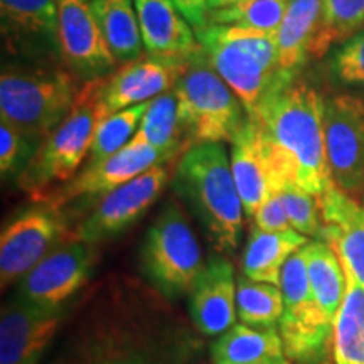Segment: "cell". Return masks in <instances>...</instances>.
I'll return each mask as SVG.
<instances>
[{"label": "cell", "instance_id": "cell-1", "mask_svg": "<svg viewBox=\"0 0 364 364\" xmlns=\"http://www.w3.org/2000/svg\"><path fill=\"white\" fill-rule=\"evenodd\" d=\"M326 98L300 75L285 73L250 118L260 129L275 191L292 182L321 198L332 182L326 152Z\"/></svg>", "mask_w": 364, "mask_h": 364}, {"label": "cell", "instance_id": "cell-2", "mask_svg": "<svg viewBox=\"0 0 364 364\" xmlns=\"http://www.w3.org/2000/svg\"><path fill=\"white\" fill-rule=\"evenodd\" d=\"M172 188L188 203L216 252L238 248L245 209L225 145L198 144L186 150Z\"/></svg>", "mask_w": 364, "mask_h": 364}, {"label": "cell", "instance_id": "cell-3", "mask_svg": "<svg viewBox=\"0 0 364 364\" xmlns=\"http://www.w3.org/2000/svg\"><path fill=\"white\" fill-rule=\"evenodd\" d=\"M208 61L241 100L248 117L287 71L273 34L209 24L196 33Z\"/></svg>", "mask_w": 364, "mask_h": 364}, {"label": "cell", "instance_id": "cell-4", "mask_svg": "<svg viewBox=\"0 0 364 364\" xmlns=\"http://www.w3.org/2000/svg\"><path fill=\"white\" fill-rule=\"evenodd\" d=\"M81 86L63 68H6L0 76V118L41 144L75 107Z\"/></svg>", "mask_w": 364, "mask_h": 364}, {"label": "cell", "instance_id": "cell-5", "mask_svg": "<svg viewBox=\"0 0 364 364\" xmlns=\"http://www.w3.org/2000/svg\"><path fill=\"white\" fill-rule=\"evenodd\" d=\"M179 120L188 147L231 142L248 113L241 100L208 61L201 49L176 81Z\"/></svg>", "mask_w": 364, "mask_h": 364}, {"label": "cell", "instance_id": "cell-6", "mask_svg": "<svg viewBox=\"0 0 364 364\" xmlns=\"http://www.w3.org/2000/svg\"><path fill=\"white\" fill-rule=\"evenodd\" d=\"M98 122L93 81H86L70 115L38 145L17 176V186L36 203H43L53 191L70 182L90 154Z\"/></svg>", "mask_w": 364, "mask_h": 364}, {"label": "cell", "instance_id": "cell-7", "mask_svg": "<svg viewBox=\"0 0 364 364\" xmlns=\"http://www.w3.org/2000/svg\"><path fill=\"white\" fill-rule=\"evenodd\" d=\"M140 262L144 275L164 297L189 295L204 262L193 228L176 203L166 204L150 225Z\"/></svg>", "mask_w": 364, "mask_h": 364}, {"label": "cell", "instance_id": "cell-8", "mask_svg": "<svg viewBox=\"0 0 364 364\" xmlns=\"http://www.w3.org/2000/svg\"><path fill=\"white\" fill-rule=\"evenodd\" d=\"M284 314L279 332L287 358L295 364H327L332 353L334 322L314 297L302 250L292 255L282 270Z\"/></svg>", "mask_w": 364, "mask_h": 364}, {"label": "cell", "instance_id": "cell-9", "mask_svg": "<svg viewBox=\"0 0 364 364\" xmlns=\"http://www.w3.org/2000/svg\"><path fill=\"white\" fill-rule=\"evenodd\" d=\"M324 130L332 182L351 198H363L364 98L349 93L326 98Z\"/></svg>", "mask_w": 364, "mask_h": 364}, {"label": "cell", "instance_id": "cell-10", "mask_svg": "<svg viewBox=\"0 0 364 364\" xmlns=\"http://www.w3.org/2000/svg\"><path fill=\"white\" fill-rule=\"evenodd\" d=\"M71 238L59 208L43 203L21 213L0 236V282L6 289L33 270L46 255Z\"/></svg>", "mask_w": 364, "mask_h": 364}, {"label": "cell", "instance_id": "cell-11", "mask_svg": "<svg viewBox=\"0 0 364 364\" xmlns=\"http://www.w3.org/2000/svg\"><path fill=\"white\" fill-rule=\"evenodd\" d=\"M58 2V53L76 78L100 80L117 70V58L105 39L88 0Z\"/></svg>", "mask_w": 364, "mask_h": 364}, {"label": "cell", "instance_id": "cell-12", "mask_svg": "<svg viewBox=\"0 0 364 364\" xmlns=\"http://www.w3.org/2000/svg\"><path fill=\"white\" fill-rule=\"evenodd\" d=\"M167 179L169 172L166 164H159L112 193L102 196L71 238L95 245L124 233L157 201Z\"/></svg>", "mask_w": 364, "mask_h": 364}, {"label": "cell", "instance_id": "cell-13", "mask_svg": "<svg viewBox=\"0 0 364 364\" xmlns=\"http://www.w3.org/2000/svg\"><path fill=\"white\" fill-rule=\"evenodd\" d=\"M93 260L91 245L68 238L22 277L16 297L33 306L59 309L88 282Z\"/></svg>", "mask_w": 364, "mask_h": 364}, {"label": "cell", "instance_id": "cell-14", "mask_svg": "<svg viewBox=\"0 0 364 364\" xmlns=\"http://www.w3.org/2000/svg\"><path fill=\"white\" fill-rule=\"evenodd\" d=\"M186 63L152 58L147 54L125 63L103 78L93 80L98 120L134 105L150 102L172 90L184 71Z\"/></svg>", "mask_w": 364, "mask_h": 364}, {"label": "cell", "instance_id": "cell-15", "mask_svg": "<svg viewBox=\"0 0 364 364\" xmlns=\"http://www.w3.org/2000/svg\"><path fill=\"white\" fill-rule=\"evenodd\" d=\"M171 161L172 159L161 150L130 140L124 149L118 150L112 157L105 159L103 162L85 166L80 174H76L61 188L53 191L43 203L61 209V206L78 198H102L144 174L145 171L152 169L154 166Z\"/></svg>", "mask_w": 364, "mask_h": 364}, {"label": "cell", "instance_id": "cell-16", "mask_svg": "<svg viewBox=\"0 0 364 364\" xmlns=\"http://www.w3.org/2000/svg\"><path fill=\"white\" fill-rule=\"evenodd\" d=\"M61 324V307L12 299L0 317V364H39Z\"/></svg>", "mask_w": 364, "mask_h": 364}, {"label": "cell", "instance_id": "cell-17", "mask_svg": "<svg viewBox=\"0 0 364 364\" xmlns=\"http://www.w3.org/2000/svg\"><path fill=\"white\" fill-rule=\"evenodd\" d=\"M189 312L194 326L206 336H221L236 321L235 268L225 257L204 263L189 292Z\"/></svg>", "mask_w": 364, "mask_h": 364}, {"label": "cell", "instance_id": "cell-18", "mask_svg": "<svg viewBox=\"0 0 364 364\" xmlns=\"http://www.w3.org/2000/svg\"><path fill=\"white\" fill-rule=\"evenodd\" d=\"M322 236L343 265L364 287V204L334 184L318 198Z\"/></svg>", "mask_w": 364, "mask_h": 364}, {"label": "cell", "instance_id": "cell-19", "mask_svg": "<svg viewBox=\"0 0 364 364\" xmlns=\"http://www.w3.org/2000/svg\"><path fill=\"white\" fill-rule=\"evenodd\" d=\"M134 6L149 56L186 63L201 53L193 26L171 0H134Z\"/></svg>", "mask_w": 364, "mask_h": 364}, {"label": "cell", "instance_id": "cell-20", "mask_svg": "<svg viewBox=\"0 0 364 364\" xmlns=\"http://www.w3.org/2000/svg\"><path fill=\"white\" fill-rule=\"evenodd\" d=\"M230 144L231 171L243 203L245 216L253 220L258 208L267 201L268 196L275 193L272 167L257 122L248 117Z\"/></svg>", "mask_w": 364, "mask_h": 364}, {"label": "cell", "instance_id": "cell-21", "mask_svg": "<svg viewBox=\"0 0 364 364\" xmlns=\"http://www.w3.org/2000/svg\"><path fill=\"white\" fill-rule=\"evenodd\" d=\"M321 16L322 0H290L275 34L282 71L300 75L302 66L312 59Z\"/></svg>", "mask_w": 364, "mask_h": 364}, {"label": "cell", "instance_id": "cell-22", "mask_svg": "<svg viewBox=\"0 0 364 364\" xmlns=\"http://www.w3.org/2000/svg\"><path fill=\"white\" fill-rule=\"evenodd\" d=\"M307 243V236L295 230L270 233L253 226L241 257V273L252 280L280 285L287 260Z\"/></svg>", "mask_w": 364, "mask_h": 364}, {"label": "cell", "instance_id": "cell-23", "mask_svg": "<svg viewBox=\"0 0 364 364\" xmlns=\"http://www.w3.org/2000/svg\"><path fill=\"white\" fill-rule=\"evenodd\" d=\"M215 364H292L275 327L236 324L211 348Z\"/></svg>", "mask_w": 364, "mask_h": 364}, {"label": "cell", "instance_id": "cell-24", "mask_svg": "<svg viewBox=\"0 0 364 364\" xmlns=\"http://www.w3.org/2000/svg\"><path fill=\"white\" fill-rule=\"evenodd\" d=\"M2 34L9 43L36 44L43 41L58 48L56 0H0Z\"/></svg>", "mask_w": 364, "mask_h": 364}, {"label": "cell", "instance_id": "cell-25", "mask_svg": "<svg viewBox=\"0 0 364 364\" xmlns=\"http://www.w3.org/2000/svg\"><path fill=\"white\" fill-rule=\"evenodd\" d=\"M302 252L306 257L307 275L314 297L317 299L326 316L334 322L348 290L343 262L338 253L321 240L309 241Z\"/></svg>", "mask_w": 364, "mask_h": 364}, {"label": "cell", "instance_id": "cell-26", "mask_svg": "<svg viewBox=\"0 0 364 364\" xmlns=\"http://www.w3.org/2000/svg\"><path fill=\"white\" fill-rule=\"evenodd\" d=\"M348 290L332 331L334 364H364V287L348 268Z\"/></svg>", "mask_w": 364, "mask_h": 364}, {"label": "cell", "instance_id": "cell-27", "mask_svg": "<svg viewBox=\"0 0 364 364\" xmlns=\"http://www.w3.org/2000/svg\"><path fill=\"white\" fill-rule=\"evenodd\" d=\"M132 140L161 150L172 161L188 150L179 120V102L174 88L149 102V108Z\"/></svg>", "mask_w": 364, "mask_h": 364}, {"label": "cell", "instance_id": "cell-28", "mask_svg": "<svg viewBox=\"0 0 364 364\" xmlns=\"http://www.w3.org/2000/svg\"><path fill=\"white\" fill-rule=\"evenodd\" d=\"M91 7L118 63L144 56L142 33L132 0H91Z\"/></svg>", "mask_w": 364, "mask_h": 364}, {"label": "cell", "instance_id": "cell-29", "mask_svg": "<svg viewBox=\"0 0 364 364\" xmlns=\"http://www.w3.org/2000/svg\"><path fill=\"white\" fill-rule=\"evenodd\" d=\"M236 314L241 324L250 327H275L284 314L280 285L257 282L241 275L236 280Z\"/></svg>", "mask_w": 364, "mask_h": 364}, {"label": "cell", "instance_id": "cell-30", "mask_svg": "<svg viewBox=\"0 0 364 364\" xmlns=\"http://www.w3.org/2000/svg\"><path fill=\"white\" fill-rule=\"evenodd\" d=\"M364 29V0H322V16L312 58L318 59Z\"/></svg>", "mask_w": 364, "mask_h": 364}, {"label": "cell", "instance_id": "cell-31", "mask_svg": "<svg viewBox=\"0 0 364 364\" xmlns=\"http://www.w3.org/2000/svg\"><path fill=\"white\" fill-rule=\"evenodd\" d=\"M290 0H243L236 6L209 11V24L277 34Z\"/></svg>", "mask_w": 364, "mask_h": 364}, {"label": "cell", "instance_id": "cell-32", "mask_svg": "<svg viewBox=\"0 0 364 364\" xmlns=\"http://www.w3.org/2000/svg\"><path fill=\"white\" fill-rule=\"evenodd\" d=\"M147 108L149 102L134 105V107L125 108V110L100 120L97 129H95L86 166L103 162L105 159L112 157L118 150L124 149L135 136Z\"/></svg>", "mask_w": 364, "mask_h": 364}, {"label": "cell", "instance_id": "cell-33", "mask_svg": "<svg viewBox=\"0 0 364 364\" xmlns=\"http://www.w3.org/2000/svg\"><path fill=\"white\" fill-rule=\"evenodd\" d=\"M277 193L280 194L282 203L289 216L290 225L300 235L321 240L322 236V216L318 198L306 189L299 188L292 182L282 184Z\"/></svg>", "mask_w": 364, "mask_h": 364}, {"label": "cell", "instance_id": "cell-34", "mask_svg": "<svg viewBox=\"0 0 364 364\" xmlns=\"http://www.w3.org/2000/svg\"><path fill=\"white\" fill-rule=\"evenodd\" d=\"M326 66L332 83L364 90V29L339 44Z\"/></svg>", "mask_w": 364, "mask_h": 364}, {"label": "cell", "instance_id": "cell-35", "mask_svg": "<svg viewBox=\"0 0 364 364\" xmlns=\"http://www.w3.org/2000/svg\"><path fill=\"white\" fill-rule=\"evenodd\" d=\"M36 144L9 124L0 120V172L4 179L19 176L36 152Z\"/></svg>", "mask_w": 364, "mask_h": 364}, {"label": "cell", "instance_id": "cell-36", "mask_svg": "<svg viewBox=\"0 0 364 364\" xmlns=\"http://www.w3.org/2000/svg\"><path fill=\"white\" fill-rule=\"evenodd\" d=\"M253 221H255V226L260 228L263 231H270V233L294 230L289 221V216H287V211L284 208V203H282L280 194L277 193V191L268 196L267 201L258 208Z\"/></svg>", "mask_w": 364, "mask_h": 364}, {"label": "cell", "instance_id": "cell-37", "mask_svg": "<svg viewBox=\"0 0 364 364\" xmlns=\"http://www.w3.org/2000/svg\"><path fill=\"white\" fill-rule=\"evenodd\" d=\"M171 2L188 19L196 33L209 26L208 0H171Z\"/></svg>", "mask_w": 364, "mask_h": 364}, {"label": "cell", "instance_id": "cell-38", "mask_svg": "<svg viewBox=\"0 0 364 364\" xmlns=\"http://www.w3.org/2000/svg\"><path fill=\"white\" fill-rule=\"evenodd\" d=\"M243 2V0H208L209 11H216V9H226L231 6H236V4Z\"/></svg>", "mask_w": 364, "mask_h": 364}, {"label": "cell", "instance_id": "cell-39", "mask_svg": "<svg viewBox=\"0 0 364 364\" xmlns=\"http://www.w3.org/2000/svg\"><path fill=\"white\" fill-rule=\"evenodd\" d=\"M97 364H145L142 359L136 358H113V359H105Z\"/></svg>", "mask_w": 364, "mask_h": 364}, {"label": "cell", "instance_id": "cell-40", "mask_svg": "<svg viewBox=\"0 0 364 364\" xmlns=\"http://www.w3.org/2000/svg\"><path fill=\"white\" fill-rule=\"evenodd\" d=\"M361 203L364 204V194H363V198H361Z\"/></svg>", "mask_w": 364, "mask_h": 364}]
</instances>
